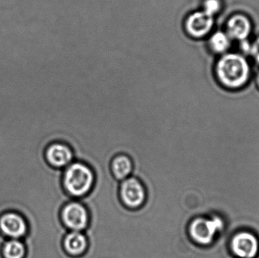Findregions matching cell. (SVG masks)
<instances>
[{"label": "cell", "mask_w": 259, "mask_h": 258, "mask_svg": "<svg viewBox=\"0 0 259 258\" xmlns=\"http://www.w3.org/2000/svg\"><path fill=\"white\" fill-rule=\"evenodd\" d=\"M95 180L93 168L78 161L72 162L62 172V186L71 198L80 200L88 196L94 189Z\"/></svg>", "instance_id": "obj_1"}, {"label": "cell", "mask_w": 259, "mask_h": 258, "mask_svg": "<svg viewBox=\"0 0 259 258\" xmlns=\"http://www.w3.org/2000/svg\"><path fill=\"white\" fill-rule=\"evenodd\" d=\"M249 72L247 61L240 55H225L218 63V76L228 87L238 88L244 85L249 79Z\"/></svg>", "instance_id": "obj_2"}, {"label": "cell", "mask_w": 259, "mask_h": 258, "mask_svg": "<svg viewBox=\"0 0 259 258\" xmlns=\"http://www.w3.org/2000/svg\"><path fill=\"white\" fill-rule=\"evenodd\" d=\"M225 223L222 218L213 217L193 218L187 226V235L192 242L199 246H207L214 241V236L223 230Z\"/></svg>", "instance_id": "obj_3"}, {"label": "cell", "mask_w": 259, "mask_h": 258, "mask_svg": "<svg viewBox=\"0 0 259 258\" xmlns=\"http://www.w3.org/2000/svg\"><path fill=\"white\" fill-rule=\"evenodd\" d=\"M60 220L68 231L83 232L89 227L91 217L80 201H70L61 209Z\"/></svg>", "instance_id": "obj_4"}, {"label": "cell", "mask_w": 259, "mask_h": 258, "mask_svg": "<svg viewBox=\"0 0 259 258\" xmlns=\"http://www.w3.org/2000/svg\"><path fill=\"white\" fill-rule=\"evenodd\" d=\"M120 201L130 210H137L144 205L147 200V191L137 177H129L120 183Z\"/></svg>", "instance_id": "obj_5"}, {"label": "cell", "mask_w": 259, "mask_h": 258, "mask_svg": "<svg viewBox=\"0 0 259 258\" xmlns=\"http://www.w3.org/2000/svg\"><path fill=\"white\" fill-rule=\"evenodd\" d=\"M25 219L17 212H9L0 217V232L8 239H22L27 233Z\"/></svg>", "instance_id": "obj_6"}, {"label": "cell", "mask_w": 259, "mask_h": 258, "mask_svg": "<svg viewBox=\"0 0 259 258\" xmlns=\"http://www.w3.org/2000/svg\"><path fill=\"white\" fill-rule=\"evenodd\" d=\"M232 252L240 258L256 257L259 250V242L256 236L249 231H240L231 239Z\"/></svg>", "instance_id": "obj_7"}, {"label": "cell", "mask_w": 259, "mask_h": 258, "mask_svg": "<svg viewBox=\"0 0 259 258\" xmlns=\"http://www.w3.org/2000/svg\"><path fill=\"white\" fill-rule=\"evenodd\" d=\"M47 163L56 169L63 170L75 159L72 148L64 142L50 144L45 151Z\"/></svg>", "instance_id": "obj_8"}, {"label": "cell", "mask_w": 259, "mask_h": 258, "mask_svg": "<svg viewBox=\"0 0 259 258\" xmlns=\"http://www.w3.org/2000/svg\"><path fill=\"white\" fill-rule=\"evenodd\" d=\"M88 236L83 232L68 231L64 236L62 247L70 257H78L84 255L88 251Z\"/></svg>", "instance_id": "obj_9"}, {"label": "cell", "mask_w": 259, "mask_h": 258, "mask_svg": "<svg viewBox=\"0 0 259 258\" xmlns=\"http://www.w3.org/2000/svg\"><path fill=\"white\" fill-rule=\"evenodd\" d=\"M214 18L205 11L198 12L189 17L186 22V29L190 36L202 37L212 28Z\"/></svg>", "instance_id": "obj_10"}, {"label": "cell", "mask_w": 259, "mask_h": 258, "mask_svg": "<svg viewBox=\"0 0 259 258\" xmlns=\"http://www.w3.org/2000/svg\"><path fill=\"white\" fill-rule=\"evenodd\" d=\"M110 170L115 180L123 181L131 177L134 171L132 159L125 154H117L111 161Z\"/></svg>", "instance_id": "obj_11"}, {"label": "cell", "mask_w": 259, "mask_h": 258, "mask_svg": "<svg viewBox=\"0 0 259 258\" xmlns=\"http://www.w3.org/2000/svg\"><path fill=\"white\" fill-rule=\"evenodd\" d=\"M229 36L239 40H245L251 32V24L249 19L243 15H236L228 23Z\"/></svg>", "instance_id": "obj_12"}, {"label": "cell", "mask_w": 259, "mask_h": 258, "mask_svg": "<svg viewBox=\"0 0 259 258\" xmlns=\"http://www.w3.org/2000/svg\"><path fill=\"white\" fill-rule=\"evenodd\" d=\"M2 254L3 258H24L25 245L21 239H8L2 248Z\"/></svg>", "instance_id": "obj_13"}, {"label": "cell", "mask_w": 259, "mask_h": 258, "mask_svg": "<svg viewBox=\"0 0 259 258\" xmlns=\"http://www.w3.org/2000/svg\"><path fill=\"white\" fill-rule=\"evenodd\" d=\"M210 44L213 49L218 53H223L230 45L229 36L223 32H217L211 36Z\"/></svg>", "instance_id": "obj_14"}, {"label": "cell", "mask_w": 259, "mask_h": 258, "mask_svg": "<svg viewBox=\"0 0 259 258\" xmlns=\"http://www.w3.org/2000/svg\"><path fill=\"white\" fill-rule=\"evenodd\" d=\"M220 7V2L219 0H206L204 5V11L213 16L219 12Z\"/></svg>", "instance_id": "obj_15"}, {"label": "cell", "mask_w": 259, "mask_h": 258, "mask_svg": "<svg viewBox=\"0 0 259 258\" xmlns=\"http://www.w3.org/2000/svg\"><path fill=\"white\" fill-rule=\"evenodd\" d=\"M250 53L259 63V37L251 45Z\"/></svg>", "instance_id": "obj_16"}, {"label": "cell", "mask_w": 259, "mask_h": 258, "mask_svg": "<svg viewBox=\"0 0 259 258\" xmlns=\"http://www.w3.org/2000/svg\"><path fill=\"white\" fill-rule=\"evenodd\" d=\"M258 83H259V75H258Z\"/></svg>", "instance_id": "obj_17"}]
</instances>
